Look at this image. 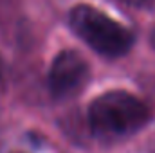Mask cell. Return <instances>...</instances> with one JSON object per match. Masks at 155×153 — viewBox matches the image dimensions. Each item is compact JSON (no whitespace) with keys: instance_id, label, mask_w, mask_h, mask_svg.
Returning a JSON list of instances; mask_svg holds the SVG:
<instances>
[{"instance_id":"cell-3","label":"cell","mask_w":155,"mask_h":153,"mask_svg":"<svg viewBox=\"0 0 155 153\" xmlns=\"http://www.w3.org/2000/svg\"><path fill=\"white\" fill-rule=\"evenodd\" d=\"M88 65L76 50H61L51 67L49 86L56 97H72L87 83Z\"/></svg>"},{"instance_id":"cell-4","label":"cell","mask_w":155,"mask_h":153,"mask_svg":"<svg viewBox=\"0 0 155 153\" xmlns=\"http://www.w3.org/2000/svg\"><path fill=\"white\" fill-rule=\"evenodd\" d=\"M123 2L132 5V7H146V5L152 4V0H123Z\"/></svg>"},{"instance_id":"cell-5","label":"cell","mask_w":155,"mask_h":153,"mask_svg":"<svg viewBox=\"0 0 155 153\" xmlns=\"http://www.w3.org/2000/svg\"><path fill=\"white\" fill-rule=\"evenodd\" d=\"M0 76H2V58H0Z\"/></svg>"},{"instance_id":"cell-1","label":"cell","mask_w":155,"mask_h":153,"mask_svg":"<svg viewBox=\"0 0 155 153\" xmlns=\"http://www.w3.org/2000/svg\"><path fill=\"white\" fill-rule=\"evenodd\" d=\"M150 119L148 106L134 94L112 90L96 97L88 106V122L101 139H123L139 132Z\"/></svg>"},{"instance_id":"cell-2","label":"cell","mask_w":155,"mask_h":153,"mask_svg":"<svg viewBox=\"0 0 155 153\" xmlns=\"http://www.w3.org/2000/svg\"><path fill=\"white\" fill-rule=\"evenodd\" d=\"M69 20L78 36L103 56H123L134 43V36L126 27L92 5H76L71 11Z\"/></svg>"}]
</instances>
